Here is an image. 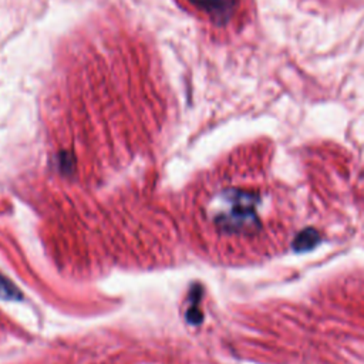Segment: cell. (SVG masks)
<instances>
[{
    "mask_svg": "<svg viewBox=\"0 0 364 364\" xmlns=\"http://www.w3.org/2000/svg\"><path fill=\"white\" fill-rule=\"evenodd\" d=\"M277 215L276 193L263 186H236L219 192L212 215L220 233L246 240L269 236Z\"/></svg>",
    "mask_w": 364,
    "mask_h": 364,
    "instance_id": "1",
    "label": "cell"
},
{
    "mask_svg": "<svg viewBox=\"0 0 364 364\" xmlns=\"http://www.w3.org/2000/svg\"><path fill=\"white\" fill-rule=\"evenodd\" d=\"M189 3L205 11L213 20L225 21L233 16L239 0H189Z\"/></svg>",
    "mask_w": 364,
    "mask_h": 364,
    "instance_id": "2",
    "label": "cell"
},
{
    "mask_svg": "<svg viewBox=\"0 0 364 364\" xmlns=\"http://www.w3.org/2000/svg\"><path fill=\"white\" fill-rule=\"evenodd\" d=\"M0 299L3 300H18L21 299V293L18 287L9 280L6 276L0 273Z\"/></svg>",
    "mask_w": 364,
    "mask_h": 364,
    "instance_id": "3",
    "label": "cell"
}]
</instances>
